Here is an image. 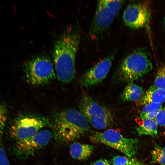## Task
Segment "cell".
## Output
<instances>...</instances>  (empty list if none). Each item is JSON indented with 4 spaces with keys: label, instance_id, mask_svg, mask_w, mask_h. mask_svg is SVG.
Here are the masks:
<instances>
[{
    "label": "cell",
    "instance_id": "obj_1",
    "mask_svg": "<svg viewBox=\"0 0 165 165\" xmlns=\"http://www.w3.org/2000/svg\"><path fill=\"white\" fill-rule=\"evenodd\" d=\"M79 33L69 27L56 41L53 57L56 76L63 83H68L75 74V60L80 42Z\"/></svg>",
    "mask_w": 165,
    "mask_h": 165
},
{
    "label": "cell",
    "instance_id": "obj_2",
    "mask_svg": "<svg viewBox=\"0 0 165 165\" xmlns=\"http://www.w3.org/2000/svg\"><path fill=\"white\" fill-rule=\"evenodd\" d=\"M51 124L55 139L63 144L79 138L90 128L89 123L85 116L73 108L56 112Z\"/></svg>",
    "mask_w": 165,
    "mask_h": 165
},
{
    "label": "cell",
    "instance_id": "obj_3",
    "mask_svg": "<svg viewBox=\"0 0 165 165\" xmlns=\"http://www.w3.org/2000/svg\"><path fill=\"white\" fill-rule=\"evenodd\" d=\"M45 116L33 114H22L15 118L10 123L7 135L12 147L35 135L41 129L50 125Z\"/></svg>",
    "mask_w": 165,
    "mask_h": 165
},
{
    "label": "cell",
    "instance_id": "obj_4",
    "mask_svg": "<svg viewBox=\"0 0 165 165\" xmlns=\"http://www.w3.org/2000/svg\"><path fill=\"white\" fill-rule=\"evenodd\" d=\"M153 68L152 63L145 51L136 50L123 60L114 76L119 83H130L141 78Z\"/></svg>",
    "mask_w": 165,
    "mask_h": 165
},
{
    "label": "cell",
    "instance_id": "obj_5",
    "mask_svg": "<svg viewBox=\"0 0 165 165\" xmlns=\"http://www.w3.org/2000/svg\"><path fill=\"white\" fill-rule=\"evenodd\" d=\"M78 108L89 123L96 129H105L113 122V116L108 109L87 94L82 96Z\"/></svg>",
    "mask_w": 165,
    "mask_h": 165
},
{
    "label": "cell",
    "instance_id": "obj_6",
    "mask_svg": "<svg viewBox=\"0 0 165 165\" xmlns=\"http://www.w3.org/2000/svg\"><path fill=\"white\" fill-rule=\"evenodd\" d=\"M24 71L29 83L34 86L47 84L55 78L53 65L48 57L41 56L26 62Z\"/></svg>",
    "mask_w": 165,
    "mask_h": 165
},
{
    "label": "cell",
    "instance_id": "obj_7",
    "mask_svg": "<svg viewBox=\"0 0 165 165\" xmlns=\"http://www.w3.org/2000/svg\"><path fill=\"white\" fill-rule=\"evenodd\" d=\"M123 2L121 0L98 1L90 30L92 37H97L108 29Z\"/></svg>",
    "mask_w": 165,
    "mask_h": 165
},
{
    "label": "cell",
    "instance_id": "obj_8",
    "mask_svg": "<svg viewBox=\"0 0 165 165\" xmlns=\"http://www.w3.org/2000/svg\"><path fill=\"white\" fill-rule=\"evenodd\" d=\"M95 143L102 144L118 150L128 157L136 153L139 142L137 138L124 137L115 129H109L102 132H96L90 138Z\"/></svg>",
    "mask_w": 165,
    "mask_h": 165
},
{
    "label": "cell",
    "instance_id": "obj_9",
    "mask_svg": "<svg viewBox=\"0 0 165 165\" xmlns=\"http://www.w3.org/2000/svg\"><path fill=\"white\" fill-rule=\"evenodd\" d=\"M52 137L49 130L39 131L35 135L12 147L14 154L21 159H26L33 156L45 147Z\"/></svg>",
    "mask_w": 165,
    "mask_h": 165
},
{
    "label": "cell",
    "instance_id": "obj_10",
    "mask_svg": "<svg viewBox=\"0 0 165 165\" xmlns=\"http://www.w3.org/2000/svg\"><path fill=\"white\" fill-rule=\"evenodd\" d=\"M151 12L148 3L145 2L128 5L125 9L123 16L125 25L134 29L144 27L149 22Z\"/></svg>",
    "mask_w": 165,
    "mask_h": 165
},
{
    "label": "cell",
    "instance_id": "obj_11",
    "mask_svg": "<svg viewBox=\"0 0 165 165\" xmlns=\"http://www.w3.org/2000/svg\"><path fill=\"white\" fill-rule=\"evenodd\" d=\"M113 59L111 56L106 57L88 70L80 79L81 85L87 88L101 83L110 69Z\"/></svg>",
    "mask_w": 165,
    "mask_h": 165
},
{
    "label": "cell",
    "instance_id": "obj_12",
    "mask_svg": "<svg viewBox=\"0 0 165 165\" xmlns=\"http://www.w3.org/2000/svg\"><path fill=\"white\" fill-rule=\"evenodd\" d=\"M165 101V90L151 86L141 98V104L145 105L149 103L161 104Z\"/></svg>",
    "mask_w": 165,
    "mask_h": 165
},
{
    "label": "cell",
    "instance_id": "obj_13",
    "mask_svg": "<svg viewBox=\"0 0 165 165\" xmlns=\"http://www.w3.org/2000/svg\"><path fill=\"white\" fill-rule=\"evenodd\" d=\"M94 149V146L93 145L75 142L70 145V152L73 158L82 160L89 157Z\"/></svg>",
    "mask_w": 165,
    "mask_h": 165
},
{
    "label": "cell",
    "instance_id": "obj_14",
    "mask_svg": "<svg viewBox=\"0 0 165 165\" xmlns=\"http://www.w3.org/2000/svg\"><path fill=\"white\" fill-rule=\"evenodd\" d=\"M142 88L133 82L128 83L120 95L122 100L124 101H137L144 94Z\"/></svg>",
    "mask_w": 165,
    "mask_h": 165
},
{
    "label": "cell",
    "instance_id": "obj_15",
    "mask_svg": "<svg viewBox=\"0 0 165 165\" xmlns=\"http://www.w3.org/2000/svg\"><path fill=\"white\" fill-rule=\"evenodd\" d=\"M136 130L139 135H149L153 137L158 134L157 124L154 119H142L139 118Z\"/></svg>",
    "mask_w": 165,
    "mask_h": 165
},
{
    "label": "cell",
    "instance_id": "obj_16",
    "mask_svg": "<svg viewBox=\"0 0 165 165\" xmlns=\"http://www.w3.org/2000/svg\"><path fill=\"white\" fill-rule=\"evenodd\" d=\"M163 108L161 104L149 103L144 105L139 115L142 119H154L159 111Z\"/></svg>",
    "mask_w": 165,
    "mask_h": 165
},
{
    "label": "cell",
    "instance_id": "obj_17",
    "mask_svg": "<svg viewBox=\"0 0 165 165\" xmlns=\"http://www.w3.org/2000/svg\"><path fill=\"white\" fill-rule=\"evenodd\" d=\"M151 154L153 162L157 163L161 165L165 164V147L156 146Z\"/></svg>",
    "mask_w": 165,
    "mask_h": 165
},
{
    "label": "cell",
    "instance_id": "obj_18",
    "mask_svg": "<svg viewBox=\"0 0 165 165\" xmlns=\"http://www.w3.org/2000/svg\"><path fill=\"white\" fill-rule=\"evenodd\" d=\"M154 85L165 90V66H162L158 69L154 80Z\"/></svg>",
    "mask_w": 165,
    "mask_h": 165
},
{
    "label": "cell",
    "instance_id": "obj_19",
    "mask_svg": "<svg viewBox=\"0 0 165 165\" xmlns=\"http://www.w3.org/2000/svg\"><path fill=\"white\" fill-rule=\"evenodd\" d=\"M8 110L3 104L0 103V137H3L7 120Z\"/></svg>",
    "mask_w": 165,
    "mask_h": 165
},
{
    "label": "cell",
    "instance_id": "obj_20",
    "mask_svg": "<svg viewBox=\"0 0 165 165\" xmlns=\"http://www.w3.org/2000/svg\"><path fill=\"white\" fill-rule=\"evenodd\" d=\"M154 120L158 125L165 126V106L159 111Z\"/></svg>",
    "mask_w": 165,
    "mask_h": 165
},
{
    "label": "cell",
    "instance_id": "obj_21",
    "mask_svg": "<svg viewBox=\"0 0 165 165\" xmlns=\"http://www.w3.org/2000/svg\"><path fill=\"white\" fill-rule=\"evenodd\" d=\"M130 160L127 157L118 156L114 157L112 161L113 165H127Z\"/></svg>",
    "mask_w": 165,
    "mask_h": 165
},
{
    "label": "cell",
    "instance_id": "obj_22",
    "mask_svg": "<svg viewBox=\"0 0 165 165\" xmlns=\"http://www.w3.org/2000/svg\"><path fill=\"white\" fill-rule=\"evenodd\" d=\"M90 165H111L108 161L105 159H100L92 163Z\"/></svg>",
    "mask_w": 165,
    "mask_h": 165
},
{
    "label": "cell",
    "instance_id": "obj_23",
    "mask_svg": "<svg viewBox=\"0 0 165 165\" xmlns=\"http://www.w3.org/2000/svg\"><path fill=\"white\" fill-rule=\"evenodd\" d=\"M127 165H144L139 161L133 159H131L130 162Z\"/></svg>",
    "mask_w": 165,
    "mask_h": 165
},
{
    "label": "cell",
    "instance_id": "obj_24",
    "mask_svg": "<svg viewBox=\"0 0 165 165\" xmlns=\"http://www.w3.org/2000/svg\"><path fill=\"white\" fill-rule=\"evenodd\" d=\"M163 23H164V27H165V16H164V19Z\"/></svg>",
    "mask_w": 165,
    "mask_h": 165
},
{
    "label": "cell",
    "instance_id": "obj_25",
    "mask_svg": "<svg viewBox=\"0 0 165 165\" xmlns=\"http://www.w3.org/2000/svg\"><path fill=\"white\" fill-rule=\"evenodd\" d=\"M164 134L165 135V131L164 132Z\"/></svg>",
    "mask_w": 165,
    "mask_h": 165
},
{
    "label": "cell",
    "instance_id": "obj_26",
    "mask_svg": "<svg viewBox=\"0 0 165 165\" xmlns=\"http://www.w3.org/2000/svg\"><path fill=\"white\" fill-rule=\"evenodd\" d=\"M165 165V164H164V165Z\"/></svg>",
    "mask_w": 165,
    "mask_h": 165
}]
</instances>
